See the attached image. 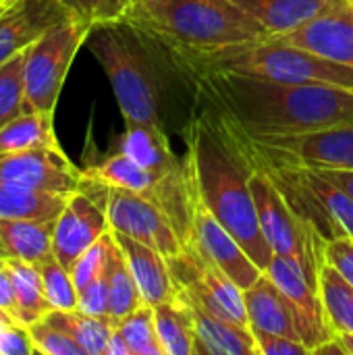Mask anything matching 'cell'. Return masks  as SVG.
I'll list each match as a JSON object with an SVG mask.
<instances>
[{
	"label": "cell",
	"mask_w": 353,
	"mask_h": 355,
	"mask_svg": "<svg viewBox=\"0 0 353 355\" xmlns=\"http://www.w3.org/2000/svg\"><path fill=\"white\" fill-rule=\"evenodd\" d=\"M325 262L331 264L350 285H353V239L339 237L327 243Z\"/></svg>",
	"instance_id": "74e56055"
},
{
	"label": "cell",
	"mask_w": 353,
	"mask_h": 355,
	"mask_svg": "<svg viewBox=\"0 0 353 355\" xmlns=\"http://www.w3.org/2000/svg\"><path fill=\"white\" fill-rule=\"evenodd\" d=\"M320 297L335 333H353V285L325 262L318 277Z\"/></svg>",
	"instance_id": "f1b7e54d"
},
{
	"label": "cell",
	"mask_w": 353,
	"mask_h": 355,
	"mask_svg": "<svg viewBox=\"0 0 353 355\" xmlns=\"http://www.w3.org/2000/svg\"><path fill=\"white\" fill-rule=\"evenodd\" d=\"M8 322H17V320H12V318L6 316L4 312H0V327H2V324H8Z\"/></svg>",
	"instance_id": "f6af8a7d"
},
{
	"label": "cell",
	"mask_w": 353,
	"mask_h": 355,
	"mask_svg": "<svg viewBox=\"0 0 353 355\" xmlns=\"http://www.w3.org/2000/svg\"><path fill=\"white\" fill-rule=\"evenodd\" d=\"M169 268L177 285L175 295L204 308L218 318L252 329L246 312L243 289L231 277H227L198 245L185 241L181 254L169 258Z\"/></svg>",
	"instance_id": "9c48e42d"
},
{
	"label": "cell",
	"mask_w": 353,
	"mask_h": 355,
	"mask_svg": "<svg viewBox=\"0 0 353 355\" xmlns=\"http://www.w3.org/2000/svg\"><path fill=\"white\" fill-rule=\"evenodd\" d=\"M243 302L252 331H264L300 341L291 304L266 272L243 289Z\"/></svg>",
	"instance_id": "ac0fdd59"
},
{
	"label": "cell",
	"mask_w": 353,
	"mask_h": 355,
	"mask_svg": "<svg viewBox=\"0 0 353 355\" xmlns=\"http://www.w3.org/2000/svg\"><path fill=\"white\" fill-rule=\"evenodd\" d=\"M152 173H171L183 164L169 141L166 129L146 123L125 125V133L117 141V150Z\"/></svg>",
	"instance_id": "ffe728a7"
},
{
	"label": "cell",
	"mask_w": 353,
	"mask_h": 355,
	"mask_svg": "<svg viewBox=\"0 0 353 355\" xmlns=\"http://www.w3.org/2000/svg\"><path fill=\"white\" fill-rule=\"evenodd\" d=\"M264 272L277 283L291 304L300 341L310 349V354L314 355L320 345L335 339V331L329 322L318 285H314L302 270L281 256H273Z\"/></svg>",
	"instance_id": "4fadbf2b"
},
{
	"label": "cell",
	"mask_w": 353,
	"mask_h": 355,
	"mask_svg": "<svg viewBox=\"0 0 353 355\" xmlns=\"http://www.w3.org/2000/svg\"><path fill=\"white\" fill-rule=\"evenodd\" d=\"M89 25L67 15L23 52V83L27 110L54 112L67 73L85 46Z\"/></svg>",
	"instance_id": "52a82bcc"
},
{
	"label": "cell",
	"mask_w": 353,
	"mask_h": 355,
	"mask_svg": "<svg viewBox=\"0 0 353 355\" xmlns=\"http://www.w3.org/2000/svg\"><path fill=\"white\" fill-rule=\"evenodd\" d=\"M185 141V158L191 166L202 202L243 245L260 270H266L275 252L260 229L250 187L256 164L248 150L235 133L206 108L187 125Z\"/></svg>",
	"instance_id": "7a4b0ae2"
},
{
	"label": "cell",
	"mask_w": 353,
	"mask_h": 355,
	"mask_svg": "<svg viewBox=\"0 0 353 355\" xmlns=\"http://www.w3.org/2000/svg\"><path fill=\"white\" fill-rule=\"evenodd\" d=\"M23 52L0 64V129L27 110L23 83Z\"/></svg>",
	"instance_id": "d6a6232c"
},
{
	"label": "cell",
	"mask_w": 353,
	"mask_h": 355,
	"mask_svg": "<svg viewBox=\"0 0 353 355\" xmlns=\"http://www.w3.org/2000/svg\"><path fill=\"white\" fill-rule=\"evenodd\" d=\"M114 241L119 243L121 252L125 254V260L129 264V270L137 283V289L144 297V304L158 306L162 302H169L177 293V285L173 281L169 258L160 254L158 250L129 237L123 233L112 231Z\"/></svg>",
	"instance_id": "e0dca14e"
},
{
	"label": "cell",
	"mask_w": 353,
	"mask_h": 355,
	"mask_svg": "<svg viewBox=\"0 0 353 355\" xmlns=\"http://www.w3.org/2000/svg\"><path fill=\"white\" fill-rule=\"evenodd\" d=\"M185 304L191 308L193 314V329H196L193 355H260L252 329L218 318L189 302Z\"/></svg>",
	"instance_id": "d6986e66"
},
{
	"label": "cell",
	"mask_w": 353,
	"mask_h": 355,
	"mask_svg": "<svg viewBox=\"0 0 353 355\" xmlns=\"http://www.w3.org/2000/svg\"><path fill=\"white\" fill-rule=\"evenodd\" d=\"M350 4H352V8H353V0H350Z\"/></svg>",
	"instance_id": "f907efd6"
},
{
	"label": "cell",
	"mask_w": 353,
	"mask_h": 355,
	"mask_svg": "<svg viewBox=\"0 0 353 355\" xmlns=\"http://www.w3.org/2000/svg\"><path fill=\"white\" fill-rule=\"evenodd\" d=\"M114 243L112 231H108L106 235H102L94 245H89L71 266V277L73 283L79 289H83L87 283H92L96 277H100L106 270L108 264V256H110V248Z\"/></svg>",
	"instance_id": "d590c367"
},
{
	"label": "cell",
	"mask_w": 353,
	"mask_h": 355,
	"mask_svg": "<svg viewBox=\"0 0 353 355\" xmlns=\"http://www.w3.org/2000/svg\"><path fill=\"white\" fill-rule=\"evenodd\" d=\"M106 281H108V297H110V320L114 324L127 314H131L133 310H137L139 306H144V297L129 270L125 254L121 252L117 241L110 248V256L106 264Z\"/></svg>",
	"instance_id": "83f0119b"
},
{
	"label": "cell",
	"mask_w": 353,
	"mask_h": 355,
	"mask_svg": "<svg viewBox=\"0 0 353 355\" xmlns=\"http://www.w3.org/2000/svg\"><path fill=\"white\" fill-rule=\"evenodd\" d=\"M0 264H4V260H0Z\"/></svg>",
	"instance_id": "816d5d0a"
},
{
	"label": "cell",
	"mask_w": 353,
	"mask_h": 355,
	"mask_svg": "<svg viewBox=\"0 0 353 355\" xmlns=\"http://www.w3.org/2000/svg\"><path fill=\"white\" fill-rule=\"evenodd\" d=\"M33 345L25 324L8 322L0 327V355H31Z\"/></svg>",
	"instance_id": "ab89813d"
},
{
	"label": "cell",
	"mask_w": 353,
	"mask_h": 355,
	"mask_svg": "<svg viewBox=\"0 0 353 355\" xmlns=\"http://www.w3.org/2000/svg\"><path fill=\"white\" fill-rule=\"evenodd\" d=\"M4 266H6L10 283H12L19 324L27 327V324L40 320L42 316H46L50 312V306L44 295V285H42L37 266L23 262V260H15V258H6Z\"/></svg>",
	"instance_id": "484cf974"
},
{
	"label": "cell",
	"mask_w": 353,
	"mask_h": 355,
	"mask_svg": "<svg viewBox=\"0 0 353 355\" xmlns=\"http://www.w3.org/2000/svg\"><path fill=\"white\" fill-rule=\"evenodd\" d=\"M62 17L60 0H8L0 10V64L25 52Z\"/></svg>",
	"instance_id": "2e32d148"
},
{
	"label": "cell",
	"mask_w": 353,
	"mask_h": 355,
	"mask_svg": "<svg viewBox=\"0 0 353 355\" xmlns=\"http://www.w3.org/2000/svg\"><path fill=\"white\" fill-rule=\"evenodd\" d=\"M270 35L289 33L327 12L337 0H233Z\"/></svg>",
	"instance_id": "44dd1931"
},
{
	"label": "cell",
	"mask_w": 353,
	"mask_h": 355,
	"mask_svg": "<svg viewBox=\"0 0 353 355\" xmlns=\"http://www.w3.org/2000/svg\"><path fill=\"white\" fill-rule=\"evenodd\" d=\"M83 168H77L62 148H31L0 154V183L54 193L79 189Z\"/></svg>",
	"instance_id": "7c38bea8"
},
{
	"label": "cell",
	"mask_w": 353,
	"mask_h": 355,
	"mask_svg": "<svg viewBox=\"0 0 353 355\" xmlns=\"http://www.w3.org/2000/svg\"><path fill=\"white\" fill-rule=\"evenodd\" d=\"M2 2H8V0H0V4H2Z\"/></svg>",
	"instance_id": "681fc988"
},
{
	"label": "cell",
	"mask_w": 353,
	"mask_h": 355,
	"mask_svg": "<svg viewBox=\"0 0 353 355\" xmlns=\"http://www.w3.org/2000/svg\"><path fill=\"white\" fill-rule=\"evenodd\" d=\"M4 4H6V2H2V4H0V10H2V6H4Z\"/></svg>",
	"instance_id": "c3c4849f"
},
{
	"label": "cell",
	"mask_w": 353,
	"mask_h": 355,
	"mask_svg": "<svg viewBox=\"0 0 353 355\" xmlns=\"http://www.w3.org/2000/svg\"><path fill=\"white\" fill-rule=\"evenodd\" d=\"M106 196L108 185L83 175L79 189L69 196L60 216L56 218L52 252L54 258L69 270L89 245L110 231Z\"/></svg>",
	"instance_id": "30bf717a"
},
{
	"label": "cell",
	"mask_w": 353,
	"mask_h": 355,
	"mask_svg": "<svg viewBox=\"0 0 353 355\" xmlns=\"http://www.w3.org/2000/svg\"><path fill=\"white\" fill-rule=\"evenodd\" d=\"M123 337L127 339L133 355H164V349L158 339L154 306H139L125 318L117 322Z\"/></svg>",
	"instance_id": "4dcf8cb0"
},
{
	"label": "cell",
	"mask_w": 353,
	"mask_h": 355,
	"mask_svg": "<svg viewBox=\"0 0 353 355\" xmlns=\"http://www.w3.org/2000/svg\"><path fill=\"white\" fill-rule=\"evenodd\" d=\"M200 106L252 139L283 137L353 123V89L285 83L235 71L181 73Z\"/></svg>",
	"instance_id": "6da1fadb"
},
{
	"label": "cell",
	"mask_w": 353,
	"mask_h": 355,
	"mask_svg": "<svg viewBox=\"0 0 353 355\" xmlns=\"http://www.w3.org/2000/svg\"><path fill=\"white\" fill-rule=\"evenodd\" d=\"M0 312H4L6 316H10L12 320H17L15 291H12V283H10V277H8V270H6L4 264H0Z\"/></svg>",
	"instance_id": "60d3db41"
},
{
	"label": "cell",
	"mask_w": 353,
	"mask_h": 355,
	"mask_svg": "<svg viewBox=\"0 0 353 355\" xmlns=\"http://www.w3.org/2000/svg\"><path fill=\"white\" fill-rule=\"evenodd\" d=\"M106 214L110 231L129 235L166 258L181 254L185 241L181 239L171 214L152 198L108 187L106 196Z\"/></svg>",
	"instance_id": "8fae6325"
},
{
	"label": "cell",
	"mask_w": 353,
	"mask_h": 355,
	"mask_svg": "<svg viewBox=\"0 0 353 355\" xmlns=\"http://www.w3.org/2000/svg\"><path fill=\"white\" fill-rule=\"evenodd\" d=\"M285 44L306 48L329 60L353 67V8L350 0H337L327 12L306 25L273 35Z\"/></svg>",
	"instance_id": "9a60e30c"
},
{
	"label": "cell",
	"mask_w": 353,
	"mask_h": 355,
	"mask_svg": "<svg viewBox=\"0 0 353 355\" xmlns=\"http://www.w3.org/2000/svg\"><path fill=\"white\" fill-rule=\"evenodd\" d=\"M318 173L325 175L327 179H331L333 183H337L341 189H345L353 198V171H318Z\"/></svg>",
	"instance_id": "7bdbcfd3"
},
{
	"label": "cell",
	"mask_w": 353,
	"mask_h": 355,
	"mask_svg": "<svg viewBox=\"0 0 353 355\" xmlns=\"http://www.w3.org/2000/svg\"><path fill=\"white\" fill-rule=\"evenodd\" d=\"M33 352L42 355H85V352L58 327H54L46 316L27 324Z\"/></svg>",
	"instance_id": "e575fe53"
},
{
	"label": "cell",
	"mask_w": 353,
	"mask_h": 355,
	"mask_svg": "<svg viewBox=\"0 0 353 355\" xmlns=\"http://www.w3.org/2000/svg\"><path fill=\"white\" fill-rule=\"evenodd\" d=\"M135 2H137V0H131V6H133V4H135Z\"/></svg>",
	"instance_id": "7dc6e473"
},
{
	"label": "cell",
	"mask_w": 353,
	"mask_h": 355,
	"mask_svg": "<svg viewBox=\"0 0 353 355\" xmlns=\"http://www.w3.org/2000/svg\"><path fill=\"white\" fill-rule=\"evenodd\" d=\"M106 355H133L131 354L129 343H127V339L123 337V333H121V329H119L117 324H114V329H112V333H110Z\"/></svg>",
	"instance_id": "b9f144b4"
},
{
	"label": "cell",
	"mask_w": 353,
	"mask_h": 355,
	"mask_svg": "<svg viewBox=\"0 0 353 355\" xmlns=\"http://www.w3.org/2000/svg\"><path fill=\"white\" fill-rule=\"evenodd\" d=\"M69 196L0 183V218L54 223L60 216Z\"/></svg>",
	"instance_id": "603a6c76"
},
{
	"label": "cell",
	"mask_w": 353,
	"mask_h": 355,
	"mask_svg": "<svg viewBox=\"0 0 353 355\" xmlns=\"http://www.w3.org/2000/svg\"><path fill=\"white\" fill-rule=\"evenodd\" d=\"M125 21L171 54H204L270 35L233 0H137Z\"/></svg>",
	"instance_id": "3957f363"
},
{
	"label": "cell",
	"mask_w": 353,
	"mask_h": 355,
	"mask_svg": "<svg viewBox=\"0 0 353 355\" xmlns=\"http://www.w3.org/2000/svg\"><path fill=\"white\" fill-rule=\"evenodd\" d=\"M87 50L102 64L125 125L146 123L166 129L162 108V77L156 42L129 21L96 25L85 40Z\"/></svg>",
	"instance_id": "277c9868"
},
{
	"label": "cell",
	"mask_w": 353,
	"mask_h": 355,
	"mask_svg": "<svg viewBox=\"0 0 353 355\" xmlns=\"http://www.w3.org/2000/svg\"><path fill=\"white\" fill-rule=\"evenodd\" d=\"M35 266L40 270L44 295H46L50 310H58V312L77 310L79 293H77V287L73 283L71 270L67 266H62L56 258H48Z\"/></svg>",
	"instance_id": "1f68e13d"
},
{
	"label": "cell",
	"mask_w": 353,
	"mask_h": 355,
	"mask_svg": "<svg viewBox=\"0 0 353 355\" xmlns=\"http://www.w3.org/2000/svg\"><path fill=\"white\" fill-rule=\"evenodd\" d=\"M60 4L67 15L89 27L125 21L131 10V0H60Z\"/></svg>",
	"instance_id": "836d02e7"
},
{
	"label": "cell",
	"mask_w": 353,
	"mask_h": 355,
	"mask_svg": "<svg viewBox=\"0 0 353 355\" xmlns=\"http://www.w3.org/2000/svg\"><path fill=\"white\" fill-rule=\"evenodd\" d=\"M231 131L243 144L254 164L273 162L312 171H353V123L266 139H252L235 129Z\"/></svg>",
	"instance_id": "ba28073f"
},
{
	"label": "cell",
	"mask_w": 353,
	"mask_h": 355,
	"mask_svg": "<svg viewBox=\"0 0 353 355\" xmlns=\"http://www.w3.org/2000/svg\"><path fill=\"white\" fill-rule=\"evenodd\" d=\"M46 318L54 327L62 329L85 352V355H106L108 339L114 329V322L110 318L92 316L81 310H73V312L50 310Z\"/></svg>",
	"instance_id": "4316f807"
},
{
	"label": "cell",
	"mask_w": 353,
	"mask_h": 355,
	"mask_svg": "<svg viewBox=\"0 0 353 355\" xmlns=\"http://www.w3.org/2000/svg\"><path fill=\"white\" fill-rule=\"evenodd\" d=\"M250 187L260 229L275 256L289 260L314 285H318L320 268L325 266L327 241L289 206L287 198L268 171L256 166Z\"/></svg>",
	"instance_id": "8992f818"
},
{
	"label": "cell",
	"mask_w": 353,
	"mask_h": 355,
	"mask_svg": "<svg viewBox=\"0 0 353 355\" xmlns=\"http://www.w3.org/2000/svg\"><path fill=\"white\" fill-rule=\"evenodd\" d=\"M54 223L0 218V241L6 258L23 260L29 264H40L48 258H54Z\"/></svg>",
	"instance_id": "7402d4cb"
},
{
	"label": "cell",
	"mask_w": 353,
	"mask_h": 355,
	"mask_svg": "<svg viewBox=\"0 0 353 355\" xmlns=\"http://www.w3.org/2000/svg\"><path fill=\"white\" fill-rule=\"evenodd\" d=\"M179 73L235 71L285 83H325L353 89V67L329 60L316 52L285 44L273 35L204 54H171Z\"/></svg>",
	"instance_id": "5b68a950"
},
{
	"label": "cell",
	"mask_w": 353,
	"mask_h": 355,
	"mask_svg": "<svg viewBox=\"0 0 353 355\" xmlns=\"http://www.w3.org/2000/svg\"><path fill=\"white\" fill-rule=\"evenodd\" d=\"M304 175L310 183V187L314 189V193L318 196L320 204L325 206L327 214L331 216L333 225L337 227L341 237H352L353 239V198L341 189L337 183H333L331 179H327L325 175H320L318 171H310L304 168Z\"/></svg>",
	"instance_id": "f546056e"
},
{
	"label": "cell",
	"mask_w": 353,
	"mask_h": 355,
	"mask_svg": "<svg viewBox=\"0 0 353 355\" xmlns=\"http://www.w3.org/2000/svg\"><path fill=\"white\" fill-rule=\"evenodd\" d=\"M31 148H60L54 133V112L25 110L0 129V154Z\"/></svg>",
	"instance_id": "cb8c5ba5"
},
{
	"label": "cell",
	"mask_w": 353,
	"mask_h": 355,
	"mask_svg": "<svg viewBox=\"0 0 353 355\" xmlns=\"http://www.w3.org/2000/svg\"><path fill=\"white\" fill-rule=\"evenodd\" d=\"M77 310L100 316V318H110V297H108V281H106V270L96 277L92 283H87L83 289L77 291Z\"/></svg>",
	"instance_id": "8d00e7d4"
},
{
	"label": "cell",
	"mask_w": 353,
	"mask_h": 355,
	"mask_svg": "<svg viewBox=\"0 0 353 355\" xmlns=\"http://www.w3.org/2000/svg\"><path fill=\"white\" fill-rule=\"evenodd\" d=\"M198 245L227 277H231L241 289H248L264 270L248 256L243 245L216 220V216L206 208L200 193L193 204L191 235L189 239Z\"/></svg>",
	"instance_id": "5bb4252c"
},
{
	"label": "cell",
	"mask_w": 353,
	"mask_h": 355,
	"mask_svg": "<svg viewBox=\"0 0 353 355\" xmlns=\"http://www.w3.org/2000/svg\"><path fill=\"white\" fill-rule=\"evenodd\" d=\"M335 341L341 345L343 355H353V333H335Z\"/></svg>",
	"instance_id": "ee69618b"
},
{
	"label": "cell",
	"mask_w": 353,
	"mask_h": 355,
	"mask_svg": "<svg viewBox=\"0 0 353 355\" xmlns=\"http://www.w3.org/2000/svg\"><path fill=\"white\" fill-rule=\"evenodd\" d=\"M154 318L164 355H193V314L181 297L175 295L173 300L154 306Z\"/></svg>",
	"instance_id": "d4e9b609"
},
{
	"label": "cell",
	"mask_w": 353,
	"mask_h": 355,
	"mask_svg": "<svg viewBox=\"0 0 353 355\" xmlns=\"http://www.w3.org/2000/svg\"><path fill=\"white\" fill-rule=\"evenodd\" d=\"M252 333L258 343L260 355H312L302 341H295L283 335L264 333V331H252Z\"/></svg>",
	"instance_id": "f35d334b"
},
{
	"label": "cell",
	"mask_w": 353,
	"mask_h": 355,
	"mask_svg": "<svg viewBox=\"0 0 353 355\" xmlns=\"http://www.w3.org/2000/svg\"><path fill=\"white\" fill-rule=\"evenodd\" d=\"M0 260H6V252H4V248H2V241H0Z\"/></svg>",
	"instance_id": "bcb514c9"
}]
</instances>
